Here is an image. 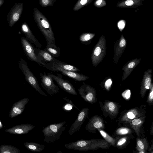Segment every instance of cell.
<instances>
[{"mask_svg": "<svg viewBox=\"0 0 153 153\" xmlns=\"http://www.w3.org/2000/svg\"><path fill=\"white\" fill-rule=\"evenodd\" d=\"M33 17L38 27L45 39L47 45L55 44L54 34L47 19L35 7L33 9Z\"/></svg>", "mask_w": 153, "mask_h": 153, "instance_id": "cell-1", "label": "cell"}, {"mask_svg": "<svg viewBox=\"0 0 153 153\" xmlns=\"http://www.w3.org/2000/svg\"><path fill=\"white\" fill-rule=\"evenodd\" d=\"M63 121L57 123L51 124L44 127L42 130L45 138L43 141L53 143L59 140L63 131L68 126Z\"/></svg>", "mask_w": 153, "mask_h": 153, "instance_id": "cell-2", "label": "cell"}, {"mask_svg": "<svg viewBox=\"0 0 153 153\" xmlns=\"http://www.w3.org/2000/svg\"><path fill=\"white\" fill-rule=\"evenodd\" d=\"M19 68L24 74L27 82L39 94L47 97L38 83L37 79L29 68L26 61L21 58L18 61Z\"/></svg>", "mask_w": 153, "mask_h": 153, "instance_id": "cell-3", "label": "cell"}, {"mask_svg": "<svg viewBox=\"0 0 153 153\" xmlns=\"http://www.w3.org/2000/svg\"><path fill=\"white\" fill-rule=\"evenodd\" d=\"M146 106L142 105L125 111L118 119L119 125H126L131 120L145 115L146 113Z\"/></svg>", "mask_w": 153, "mask_h": 153, "instance_id": "cell-4", "label": "cell"}, {"mask_svg": "<svg viewBox=\"0 0 153 153\" xmlns=\"http://www.w3.org/2000/svg\"><path fill=\"white\" fill-rule=\"evenodd\" d=\"M106 50V44L105 37L103 35L100 37L94 47L91 55L93 65L96 66L105 57Z\"/></svg>", "mask_w": 153, "mask_h": 153, "instance_id": "cell-5", "label": "cell"}, {"mask_svg": "<svg viewBox=\"0 0 153 153\" xmlns=\"http://www.w3.org/2000/svg\"><path fill=\"white\" fill-rule=\"evenodd\" d=\"M43 74L40 73L39 75L41 81V85L51 96H53L55 94L59 92L58 87L55 84L51 76L44 71Z\"/></svg>", "mask_w": 153, "mask_h": 153, "instance_id": "cell-6", "label": "cell"}, {"mask_svg": "<svg viewBox=\"0 0 153 153\" xmlns=\"http://www.w3.org/2000/svg\"><path fill=\"white\" fill-rule=\"evenodd\" d=\"M79 93L84 100L89 103L93 104L97 100L96 89L89 85L83 82L78 89Z\"/></svg>", "mask_w": 153, "mask_h": 153, "instance_id": "cell-7", "label": "cell"}, {"mask_svg": "<svg viewBox=\"0 0 153 153\" xmlns=\"http://www.w3.org/2000/svg\"><path fill=\"white\" fill-rule=\"evenodd\" d=\"M101 109L105 117L109 116L112 119L115 118L118 113L119 105L116 102L105 100L103 102L100 101Z\"/></svg>", "mask_w": 153, "mask_h": 153, "instance_id": "cell-8", "label": "cell"}, {"mask_svg": "<svg viewBox=\"0 0 153 153\" xmlns=\"http://www.w3.org/2000/svg\"><path fill=\"white\" fill-rule=\"evenodd\" d=\"M34 50L37 58V63L41 66L48 69L56 59L44 49L34 48Z\"/></svg>", "mask_w": 153, "mask_h": 153, "instance_id": "cell-9", "label": "cell"}, {"mask_svg": "<svg viewBox=\"0 0 153 153\" xmlns=\"http://www.w3.org/2000/svg\"><path fill=\"white\" fill-rule=\"evenodd\" d=\"M47 74L51 77L62 90L70 94L77 95V93L73 85L68 81L63 79L60 74L57 73L56 75L50 73Z\"/></svg>", "mask_w": 153, "mask_h": 153, "instance_id": "cell-10", "label": "cell"}, {"mask_svg": "<svg viewBox=\"0 0 153 153\" xmlns=\"http://www.w3.org/2000/svg\"><path fill=\"white\" fill-rule=\"evenodd\" d=\"M89 114V108L86 107L82 108L80 111L77 117L73 123L68 131V134L72 135L75 132L78 131L84 122L88 117Z\"/></svg>", "mask_w": 153, "mask_h": 153, "instance_id": "cell-11", "label": "cell"}, {"mask_svg": "<svg viewBox=\"0 0 153 153\" xmlns=\"http://www.w3.org/2000/svg\"><path fill=\"white\" fill-rule=\"evenodd\" d=\"M23 7V3L15 4L7 15V20L10 27L13 26L19 20L22 14Z\"/></svg>", "mask_w": 153, "mask_h": 153, "instance_id": "cell-12", "label": "cell"}, {"mask_svg": "<svg viewBox=\"0 0 153 153\" xmlns=\"http://www.w3.org/2000/svg\"><path fill=\"white\" fill-rule=\"evenodd\" d=\"M105 128L103 119L99 116L94 115L89 119L85 128L89 132L94 133L97 129H103Z\"/></svg>", "mask_w": 153, "mask_h": 153, "instance_id": "cell-13", "label": "cell"}, {"mask_svg": "<svg viewBox=\"0 0 153 153\" xmlns=\"http://www.w3.org/2000/svg\"><path fill=\"white\" fill-rule=\"evenodd\" d=\"M21 43L23 51L27 58L31 61L37 62L34 47L25 37H22Z\"/></svg>", "mask_w": 153, "mask_h": 153, "instance_id": "cell-14", "label": "cell"}, {"mask_svg": "<svg viewBox=\"0 0 153 153\" xmlns=\"http://www.w3.org/2000/svg\"><path fill=\"white\" fill-rule=\"evenodd\" d=\"M49 70L54 71L61 72L63 75L68 76L77 81H85L89 78L88 76L85 75L75 72L65 70L59 67H51Z\"/></svg>", "mask_w": 153, "mask_h": 153, "instance_id": "cell-15", "label": "cell"}, {"mask_svg": "<svg viewBox=\"0 0 153 153\" xmlns=\"http://www.w3.org/2000/svg\"><path fill=\"white\" fill-rule=\"evenodd\" d=\"M29 101V98L26 97L14 103L10 111V117L12 118L22 113L24 110L25 105Z\"/></svg>", "mask_w": 153, "mask_h": 153, "instance_id": "cell-16", "label": "cell"}, {"mask_svg": "<svg viewBox=\"0 0 153 153\" xmlns=\"http://www.w3.org/2000/svg\"><path fill=\"white\" fill-rule=\"evenodd\" d=\"M35 127L34 126L31 124H21L6 129L5 131L14 134H27Z\"/></svg>", "mask_w": 153, "mask_h": 153, "instance_id": "cell-17", "label": "cell"}, {"mask_svg": "<svg viewBox=\"0 0 153 153\" xmlns=\"http://www.w3.org/2000/svg\"><path fill=\"white\" fill-rule=\"evenodd\" d=\"M126 45V40L122 34L120 38L116 43L114 48V59L115 65L117 63L119 59L124 52Z\"/></svg>", "mask_w": 153, "mask_h": 153, "instance_id": "cell-18", "label": "cell"}, {"mask_svg": "<svg viewBox=\"0 0 153 153\" xmlns=\"http://www.w3.org/2000/svg\"><path fill=\"white\" fill-rule=\"evenodd\" d=\"M152 72V70L151 69L147 70L144 73L141 83L140 92L141 97L142 98L144 97L147 90L149 89L151 84Z\"/></svg>", "mask_w": 153, "mask_h": 153, "instance_id": "cell-19", "label": "cell"}, {"mask_svg": "<svg viewBox=\"0 0 153 153\" xmlns=\"http://www.w3.org/2000/svg\"><path fill=\"white\" fill-rule=\"evenodd\" d=\"M21 31L25 35L26 39L33 43L37 48H40L42 45L33 35L27 24L24 23L21 26Z\"/></svg>", "mask_w": 153, "mask_h": 153, "instance_id": "cell-20", "label": "cell"}, {"mask_svg": "<svg viewBox=\"0 0 153 153\" xmlns=\"http://www.w3.org/2000/svg\"><path fill=\"white\" fill-rule=\"evenodd\" d=\"M141 59L135 58L129 61L122 68L123 73L122 77V80H125L130 74L132 71L139 64Z\"/></svg>", "mask_w": 153, "mask_h": 153, "instance_id": "cell-21", "label": "cell"}, {"mask_svg": "<svg viewBox=\"0 0 153 153\" xmlns=\"http://www.w3.org/2000/svg\"><path fill=\"white\" fill-rule=\"evenodd\" d=\"M145 0H122L117 4L116 7L122 8H135L143 4Z\"/></svg>", "mask_w": 153, "mask_h": 153, "instance_id": "cell-22", "label": "cell"}, {"mask_svg": "<svg viewBox=\"0 0 153 153\" xmlns=\"http://www.w3.org/2000/svg\"><path fill=\"white\" fill-rule=\"evenodd\" d=\"M146 118L145 115L141 116L131 120L128 123L134 130L138 137H140L141 128Z\"/></svg>", "mask_w": 153, "mask_h": 153, "instance_id": "cell-23", "label": "cell"}, {"mask_svg": "<svg viewBox=\"0 0 153 153\" xmlns=\"http://www.w3.org/2000/svg\"><path fill=\"white\" fill-rule=\"evenodd\" d=\"M51 67H59L65 70L75 72L80 71L76 67L67 64L56 59L48 69L49 70Z\"/></svg>", "mask_w": 153, "mask_h": 153, "instance_id": "cell-24", "label": "cell"}, {"mask_svg": "<svg viewBox=\"0 0 153 153\" xmlns=\"http://www.w3.org/2000/svg\"><path fill=\"white\" fill-rule=\"evenodd\" d=\"M136 149L139 153H145L149 148L148 141L146 138L138 137L136 139Z\"/></svg>", "mask_w": 153, "mask_h": 153, "instance_id": "cell-25", "label": "cell"}, {"mask_svg": "<svg viewBox=\"0 0 153 153\" xmlns=\"http://www.w3.org/2000/svg\"><path fill=\"white\" fill-rule=\"evenodd\" d=\"M25 147L29 151L33 152H39L45 149L44 145L34 142H25Z\"/></svg>", "mask_w": 153, "mask_h": 153, "instance_id": "cell-26", "label": "cell"}, {"mask_svg": "<svg viewBox=\"0 0 153 153\" xmlns=\"http://www.w3.org/2000/svg\"><path fill=\"white\" fill-rule=\"evenodd\" d=\"M44 50L54 57H59L60 55V48L56 46L55 44H50L47 45L46 48Z\"/></svg>", "mask_w": 153, "mask_h": 153, "instance_id": "cell-27", "label": "cell"}, {"mask_svg": "<svg viewBox=\"0 0 153 153\" xmlns=\"http://www.w3.org/2000/svg\"><path fill=\"white\" fill-rule=\"evenodd\" d=\"M21 150L10 145L2 144L0 146V153H19Z\"/></svg>", "mask_w": 153, "mask_h": 153, "instance_id": "cell-28", "label": "cell"}, {"mask_svg": "<svg viewBox=\"0 0 153 153\" xmlns=\"http://www.w3.org/2000/svg\"><path fill=\"white\" fill-rule=\"evenodd\" d=\"M130 136H125L121 137L118 139H116L115 147L118 149L124 148L128 143L131 138Z\"/></svg>", "mask_w": 153, "mask_h": 153, "instance_id": "cell-29", "label": "cell"}, {"mask_svg": "<svg viewBox=\"0 0 153 153\" xmlns=\"http://www.w3.org/2000/svg\"><path fill=\"white\" fill-rule=\"evenodd\" d=\"M97 130L105 140L111 145L115 146L116 143V139L111 137L103 129L99 128Z\"/></svg>", "mask_w": 153, "mask_h": 153, "instance_id": "cell-30", "label": "cell"}, {"mask_svg": "<svg viewBox=\"0 0 153 153\" xmlns=\"http://www.w3.org/2000/svg\"><path fill=\"white\" fill-rule=\"evenodd\" d=\"M95 35V34L93 33H83L80 36L79 40L82 44H87L88 42L94 38Z\"/></svg>", "mask_w": 153, "mask_h": 153, "instance_id": "cell-31", "label": "cell"}, {"mask_svg": "<svg viewBox=\"0 0 153 153\" xmlns=\"http://www.w3.org/2000/svg\"><path fill=\"white\" fill-rule=\"evenodd\" d=\"M93 0H79L74 5L73 10L76 11L91 3Z\"/></svg>", "mask_w": 153, "mask_h": 153, "instance_id": "cell-32", "label": "cell"}, {"mask_svg": "<svg viewBox=\"0 0 153 153\" xmlns=\"http://www.w3.org/2000/svg\"><path fill=\"white\" fill-rule=\"evenodd\" d=\"M131 130L127 127H121L119 128L115 131L116 134L118 135H130L132 134Z\"/></svg>", "mask_w": 153, "mask_h": 153, "instance_id": "cell-33", "label": "cell"}, {"mask_svg": "<svg viewBox=\"0 0 153 153\" xmlns=\"http://www.w3.org/2000/svg\"><path fill=\"white\" fill-rule=\"evenodd\" d=\"M149 92L147 97V102L150 106L153 104V84L151 83L149 89Z\"/></svg>", "mask_w": 153, "mask_h": 153, "instance_id": "cell-34", "label": "cell"}, {"mask_svg": "<svg viewBox=\"0 0 153 153\" xmlns=\"http://www.w3.org/2000/svg\"><path fill=\"white\" fill-rule=\"evenodd\" d=\"M40 5L43 7L53 6L56 0H39Z\"/></svg>", "mask_w": 153, "mask_h": 153, "instance_id": "cell-35", "label": "cell"}, {"mask_svg": "<svg viewBox=\"0 0 153 153\" xmlns=\"http://www.w3.org/2000/svg\"><path fill=\"white\" fill-rule=\"evenodd\" d=\"M94 5L97 8H101L105 7L106 5L105 0H96L94 3Z\"/></svg>", "mask_w": 153, "mask_h": 153, "instance_id": "cell-36", "label": "cell"}, {"mask_svg": "<svg viewBox=\"0 0 153 153\" xmlns=\"http://www.w3.org/2000/svg\"><path fill=\"white\" fill-rule=\"evenodd\" d=\"M126 25V21L124 20H121L119 21L117 23V26L120 31L125 28Z\"/></svg>", "mask_w": 153, "mask_h": 153, "instance_id": "cell-37", "label": "cell"}, {"mask_svg": "<svg viewBox=\"0 0 153 153\" xmlns=\"http://www.w3.org/2000/svg\"><path fill=\"white\" fill-rule=\"evenodd\" d=\"M122 96L126 100H128L131 96L130 91L129 89L125 90L122 93Z\"/></svg>", "mask_w": 153, "mask_h": 153, "instance_id": "cell-38", "label": "cell"}, {"mask_svg": "<svg viewBox=\"0 0 153 153\" xmlns=\"http://www.w3.org/2000/svg\"><path fill=\"white\" fill-rule=\"evenodd\" d=\"M112 82L110 79L107 80L105 83V87L107 90H108L110 88Z\"/></svg>", "mask_w": 153, "mask_h": 153, "instance_id": "cell-39", "label": "cell"}, {"mask_svg": "<svg viewBox=\"0 0 153 153\" xmlns=\"http://www.w3.org/2000/svg\"><path fill=\"white\" fill-rule=\"evenodd\" d=\"M62 98L67 101L68 103L71 105L73 107L75 108L79 111H80V110L77 108L76 106L74 104V103L72 102V101L70 100L67 97H63Z\"/></svg>", "mask_w": 153, "mask_h": 153, "instance_id": "cell-40", "label": "cell"}, {"mask_svg": "<svg viewBox=\"0 0 153 153\" xmlns=\"http://www.w3.org/2000/svg\"><path fill=\"white\" fill-rule=\"evenodd\" d=\"M73 107L70 104H66L65 105L63 108V109L64 110H71Z\"/></svg>", "mask_w": 153, "mask_h": 153, "instance_id": "cell-41", "label": "cell"}, {"mask_svg": "<svg viewBox=\"0 0 153 153\" xmlns=\"http://www.w3.org/2000/svg\"><path fill=\"white\" fill-rule=\"evenodd\" d=\"M149 151V152L151 153H153V143H152L151 147L150 148H149L148 149Z\"/></svg>", "mask_w": 153, "mask_h": 153, "instance_id": "cell-42", "label": "cell"}, {"mask_svg": "<svg viewBox=\"0 0 153 153\" xmlns=\"http://www.w3.org/2000/svg\"><path fill=\"white\" fill-rule=\"evenodd\" d=\"M150 134L152 135H153V122L152 123V124L150 128Z\"/></svg>", "mask_w": 153, "mask_h": 153, "instance_id": "cell-43", "label": "cell"}, {"mask_svg": "<svg viewBox=\"0 0 153 153\" xmlns=\"http://www.w3.org/2000/svg\"><path fill=\"white\" fill-rule=\"evenodd\" d=\"M4 1V0H0V6L3 4Z\"/></svg>", "mask_w": 153, "mask_h": 153, "instance_id": "cell-44", "label": "cell"}]
</instances>
